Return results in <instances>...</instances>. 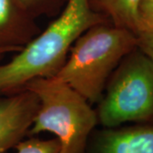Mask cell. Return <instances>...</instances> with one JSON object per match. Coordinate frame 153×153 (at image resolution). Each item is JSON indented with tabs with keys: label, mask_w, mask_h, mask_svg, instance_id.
I'll list each match as a JSON object with an SVG mask.
<instances>
[{
	"label": "cell",
	"mask_w": 153,
	"mask_h": 153,
	"mask_svg": "<svg viewBox=\"0 0 153 153\" xmlns=\"http://www.w3.org/2000/svg\"><path fill=\"white\" fill-rule=\"evenodd\" d=\"M6 53H10L9 51H7V50H5V49H0V56L3 55H4V54H6Z\"/></svg>",
	"instance_id": "4fadbf2b"
},
{
	"label": "cell",
	"mask_w": 153,
	"mask_h": 153,
	"mask_svg": "<svg viewBox=\"0 0 153 153\" xmlns=\"http://www.w3.org/2000/svg\"><path fill=\"white\" fill-rule=\"evenodd\" d=\"M102 22H108L92 10L89 0H68L43 32L8 62L0 64V95L19 92L36 78L55 76L76 39Z\"/></svg>",
	"instance_id": "6da1fadb"
},
{
	"label": "cell",
	"mask_w": 153,
	"mask_h": 153,
	"mask_svg": "<svg viewBox=\"0 0 153 153\" xmlns=\"http://www.w3.org/2000/svg\"><path fill=\"white\" fill-rule=\"evenodd\" d=\"M14 148L17 153H61L60 143L57 138L41 140L33 137L22 140Z\"/></svg>",
	"instance_id": "30bf717a"
},
{
	"label": "cell",
	"mask_w": 153,
	"mask_h": 153,
	"mask_svg": "<svg viewBox=\"0 0 153 153\" xmlns=\"http://www.w3.org/2000/svg\"><path fill=\"white\" fill-rule=\"evenodd\" d=\"M136 48V34L109 22L99 23L75 41L54 77L74 88L91 105L98 104L111 73Z\"/></svg>",
	"instance_id": "7a4b0ae2"
},
{
	"label": "cell",
	"mask_w": 153,
	"mask_h": 153,
	"mask_svg": "<svg viewBox=\"0 0 153 153\" xmlns=\"http://www.w3.org/2000/svg\"><path fill=\"white\" fill-rule=\"evenodd\" d=\"M38 108L37 96L28 89L0 95V153H7L27 135Z\"/></svg>",
	"instance_id": "5b68a950"
},
{
	"label": "cell",
	"mask_w": 153,
	"mask_h": 153,
	"mask_svg": "<svg viewBox=\"0 0 153 153\" xmlns=\"http://www.w3.org/2000/svg\"><path fill=\"white\" fill-rule=\"evenodd\" d=\"M40 32L36 19L16 0H0V49L17 52Z\"/></svg>",
	"instance_id": "52a82bcc"
},
{
	"label": "cell",
	"mask_w": 153,
	"mask_h": 153,
	"mask_svg": "<svg viewBox=\"0 0 153 153\" xmlns=\"http://www.w3.org/2000/svg\"><path fill=\"white\" fill-rule=\"evenodd\" d=\"M18 4L34 19L57 16L68 0H16Z\"/></svg>",
	"instance_id": "9c48e42d"
},
{
	"label": "cell",
	"mask_w": 153,
	"mask_h": 153,
	"mask_svg": "<svg viewBox=\"0 0 153 153\" xmlns=\"http://www.w3.org/2000/svg\"><path fill=\"white\" fill-rule=\"evenodd\" d=\"M38 100V108L27 135L54 134L61 153H85L90 134L98 124L96 111L82 95L54 76L39 77L24 88Z\"/></svg>",
	"instance_id": "3957f363"
},
{
	"label": "cell",
	"mask_w": 153,
	"mask_h": 153,
	"mask_svg": "<svg viewBox=\"0 0 153 153\" xmlns=\"http://www.w3.org/2000/svg\"><path fill=\"white\" fill-rule=\"evenodd\" d=\"M137 48L153 60V32H140L138 33Z\"/></svg>",
	"instance_id": "7c38bea8"
},
{
	"label": "cell",
	"mask_w": 153,
	"mask_h": 153,
	"mask_svg": "<svg viewBox=\"0 0 153 153\" xmlns=\"http://www.w3.org/2000/svg\"><path fill=\"white\" fill-rule=\"evenodd\" d=\"M85 153H153V124L94 130Z\"/></svg>",
	"instance_id": "8992f818"
},
{
	"label": "cell",
	"mask_w": 153,
	"mask_h": 153,
	"mask_svg": "<svg viewBox=\"0 0 153 153\" xmlns=\"http://www.w3.org/2000/svg\"><path fill=\"white\" fill-rule=\"evenodd\" d=\"M96 111L104 128L153 124V60L136 48L116 67Z\"/></svg>",
	"instance_id": "277c9868"
},
{
	"label": "cell",
	"mask_w": 153,
	"mask_h": 153,
	"mask_svg": "<svg viewBox=\"0 0 153 153\" xmlns=\"http://www.w3.org/2000/svg\"><path fill=\"white\" fill-rule=\"evenodd\" d=\"M141 0H89L94 11L117 27L139 32V6Z\"/></svg>",
	"instance_id": "ba28073f"
},
{
	"label": "cell",
	"mask_w": 153,
	"mask_h": 153,
	"mask_svg": "<svg viewBox=\"0 0 153 153\" xmlns=\"http://www.w3.org/2000/svg\"><path fill=\"white\" fill-rule=\"evenodd\" d=\"M140 32H153V0L140 1L139 6L138 33Z\"/></svg>",
	"instance_id": "8fae6325"
}]
</instances>
